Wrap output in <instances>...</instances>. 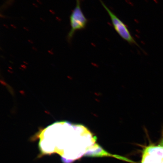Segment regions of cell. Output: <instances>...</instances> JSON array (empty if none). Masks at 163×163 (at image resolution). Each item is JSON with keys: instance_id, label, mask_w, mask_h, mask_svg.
I'll list each match as a JSON object with an SVG mask.
<instances>
[{"instance_id": "obj_1", "label": "cell", "mask_w": 163, "mask_h": 163, "mask_svg": "<svg viewBox=\"0 0 163 163\" xmlns=\"http://www.w3.org/2000/svg\"><path fill=\"white\" fill-rule=\"evenodd\" d=\"M38 136L42 154L57 153L63 163H72L83 156L95 157L102 148L84 126L65 121L50 125Z\"/></svg>"}, {"instance_id": "obj_2", "label": "cell", "mask_w": 163, "mask_h": 163, "mask_svg": "<svg viewBox=\"0 0 163 163\" xmlns=\"http://www.w3.org/2000/svg\"><path fill=\"white\" fill-rule=\"evenodd\" d=\"M71 29L67 35V39L70 42L76 32L84 30L87 24L88 20L81 8V0H76V7L70 18Z\"/></svg>"}, {"instance_id": "obj_3", "label": "cell", "mask_w": 163, "mask_h": 163, "mask_svg": "<svg viewBox=\"0 0 163 163\" xmlns=\"http://www.w3.org/2000/svg\"><path fill=\"white\" fill-rule=\"evenodd\" d=\"M102 5L110 16L115 30L122 39L131 45H135L140 47L134 38L132 36L127 25L111 11L101 0H99Z\"/></svg>"}, {"instance_id": "obj_4", "label": "cell", "mask_w": 163, "mask_h": 163, "mask_svg": "<svg viewBox=\"0 0 163 163\" xmlns=\"http://www.w3.org/2000/svg\"><path fill=\"white\" fill-rule=\"evenodd\" d=\"M158 145L151 144L145 148L141 163H162L163 160V129Z\"/></svg>"}, {"instance_id": "obj_5", "label": "cell", "mask_w": 163, "mask_h": 163, "mask_svg": "<svg viewBox=\"0 0 163 163\" xmlns=\"http://www.w3.org/2000/svg\"><path fill=\"white\" fill-rule=\"evenodd\" d=\"M162 163H163V160Z\"/></svg>"}]
</instances>
